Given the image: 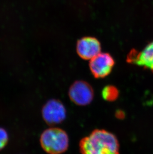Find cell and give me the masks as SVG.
<instances>
[{
    "label": "cell",
    "instance_id": "3957f363",
    "mask_svg": "<svg viewBox=\"0 0 153 154\" xmlns=\"http://www.w3.org/2000/svg\"><path fill=\"white\" fill-rule=\"evenodd\" d=\"M70 99L78 106L88 105L94 99L92 86L83 80H78L73 83L69 90Z\"/></svg>",
    "mask_w": 153,
    "mask_h": 154
},
{
    "label": "cell",
    "instance_id": "7a4b0ae2",
    "mask_svg": "<svg viewBox=\"0 0 153 154\" xmlns=\"http://www.w3.org/2000/svg\"><path fill=\"white\" fill-rule=\"evenodd\" d=\"M40 143L42 148L47 154H61L68 149L69 138L64 130L52 127L42 132Z\"/></svg>",
    "mask_w": 153,
    "mask_h": 154
},
{
    "label": "cell",
    "instance_id": "ba28073f",
    "mask_svg": "<svg viewBox=\"0 0 153 154\" xmlns=\"http://www.w3.org/2000/svg\"><path fill=\"white\" fill-rule=\"evenodd\" d=\"M101 94L104 100L107 101H113L118 97L119 91L114 86H106L102 90Z\"/></svg>",
    "mask_w": 153,
    "mask_h": 154
},
{
    "label": "cell",
    "instance_id": "52a82bcc",
    "mask_svg": "<svg viewBox=\"0 0 153 154\" xmlns=\"http://www.w3.org/2000/svg\"><path fill=\"white\" fill-rule=\"evenodd\" d=\"M101 46L99 41L92 37H85L78 41L77 53L81 58L91 60L100 53Z\"/></svg>",
    "mask_w": 153,
    "mask_h": 154
},
{
    "label": "cell",
    "instance_id": "5b68a950",
    "mask_svg": "<svg viewBox=\"0 0 153 154\" xmlns=\"http://www.w3.org/2000/svg\"><path fill=\"white\" fill-rule=\"evenodd\" d=\"M114 63V59L110 54L100 53L90 60V70L94 77L103 79L110 73Z\"/></svg>",
    "mask_w": 153,
    "mask_h": 154
},
{
    "label": "cell",
    "instance_id": "8992f818",
    "mask_svg": "<svg viewBox=\"0 0 153 154\" xmlns=\"http://www.w3.org/2000/svg\"><path fill=\"white\" fill-rule=\"evenodd\" d=\"M129 63L148 69L153 73V42L149 43L141 51L133 50L127 58Z\"/></svg>",
    "mask_w": 153,
    "mask_h": 154
},
{
    "label": "cell",
    "instance_id": "277c9868",
    "mask_svg": "<svg viewBox=\"0 0 153 154\" xmlns=\"http://www.w3.org/2000/svg\"><path fill=\"white\" fill-rule=\"evenodd\" d=\"M42 116L48 125H57L63 122L66 118V109L60 101L50 99L43 106Z\"/></svg>",
    "mask_w": 153,
    "mask_h": 154
},
{
    "label": "cell",
    "instance_id": "9c48e42d",
    "mask_svg": "<svg viewBox=\"0 0 153 154\" xmlns=\"http://www.w3.org/2000/svg\"><path fill=\"white\" fill-rule=\"evenodd\" d=\"M9 141V135L7 131L0 127V151L3 150L7 145Z\"/></svg>",
    "mask_w": 153,
    "mask_h": 154
},
{
    "label": "cell",
    "instance_id": "6da1fadb",
    "mask_svg": "<svg viewBox=\"0 0 153 154\" xmlns=\"http://www.w3.org/2000/svg\"><path fill=\"white\" fill-rule=\"evenodd\" d=\"M82 154H119V144L112 133L103 129H97L80 143Z\"/></svg>",
    "mask_w": 153,
    "mask_h": 154
}]
</instances>
